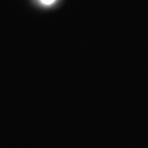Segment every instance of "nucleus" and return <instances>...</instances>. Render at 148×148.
Segmentation results:
<instances>
[{
    "label": "nucleus",
    "instance_id": "f257e3e1",
    "mask_svg": "<svg viewBox=\"0 0 148 148\" xmlns=\"http://www.w3.org/2000/svg\"><path fill=\"white\" fill-rule=\"evenodd\" d=\"M43 4H46V5H49V4H52V3H54L56 0H41Z\"/></svg>",
    "mask_w": 148,
    "mask_h": 148
}]
</instances>
